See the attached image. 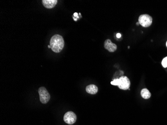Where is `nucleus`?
I'll list each match as a JSON object with an SVG mask.
<instances>
[{"label":"nucleus","instance_id":"f257e3e1","mask_svg":"<svg viewBox=\"0 0 167 125\" xmlns=\"http://www.w3.org/2000/svg\"><path fill=\"white\" fill-rule=\"evenodd\" d=\"M50 44L52 50L58 53L63 49L65 43L63 37L59 34H56L51 38Z\"/></svg>","mask_w":167,"mask_h":125},{"label":"nucleus","instance_id":"f03ea898","mask_svg":"<svg viewBox=\"0 0 167 125\" xmlns=\"http://www.w3.org/2000/svg\"><path fill=\"white\" fill-rule=\"evenodd\" d=\"M111 84L114 85L118 86L119 88L126 90H128L130 86V81L126 76H122L119 79H114L111 82Z\"/></svg>","mask_w":167,"mask_h":125},{"label":"nucleus","instance_id":"7ed1b4c3","mask_svg":"<svg viewBox=\"0 0 167 125\" xmlns=\"http://www.w3.org/2000/svg\"><path fill=\"white\" fill-rule=\"evenodd\" d=\"M152 17L148 14L141 15L139 18V24L144 27H149L152 24Z\"/></svg>","mask_w":167,"mask_h":125},{"label":"nucleus","instance_id":"20e7f679","mask_svg":"<svg viewBox=\"0 0 167 125\" xmlns=\"http://www.w3.org/2000/svg\"><path fill=\"white\" fill-rule=\"evenodd\" d=\"M39 96H40V100L42 103L46 104L49 102L50 99V95L47 91V89L45 87H41L38 90Z\"/></svg>","mask_w":167,"mask_h":125},{"label":"nucleus","instance_id":"39448f33","mask_svg":"<svg viewBox=\"0 0 167 125\" xmlns=\"http://www.w3.org/2000/svg\"><path fill=\"white\" fill-rule=\"evenodd\" d=\"M64 120L68 124L72 125L75 123L77 120V116L73 112L69 111L64 115Z\"/></svg>","mask_w":167,"mask_h":125},{"label":"nucleus","instance_id":"423d86ee","mask_svg":"<svg viewBox=\"0 0 167 125\" xmlns=\"http://www.w3.org/2000/svg\"><path fill=\"white\" fill-rule=\"evenodd\" d=\"M104 47L110 52H114L116 51L117 46L115 44L113 43L110 39H107L104 42Z\"/></svg>","mask_w":167,"mask_h":125},{"label":"nucleus","instance_id":"0eeeda50","mask_svg":"<svg viewBox=\"0 0 167 125\" xmlns=\"http://www.w3.org/2000/svg\"><path fill=\"white\" fill-rule=\"evenodd\" d=\"M57 0H43V6L47 9L53 8L57 5Z\"/></svg>","mask_w":167,"mask_h":125},{"label":"nucleus","instance_id":"6e6552de","mask_svg":"<svg viewBox=\"0 0 167 125\" xmlns=\"http://www.w3.org/2000/svg\"><path fill=\"white\" fill-rule=\"evenodd\" d=\"M86 92L90 94L94 95L97 93L98 88L95 85H90L86 87Z\"/></svg>","mask_w":167,"mask_h":125},{"label":"nucleus","instance_id":"1a4fd4ad","mask_svg":"<svg viewBox=\"0 0 167 125\" xmlns=\"http://www.w3.org/2000/svg\"><path fill=\"white\" fill-rule=\"evenodd\" d=\"M141 96L145 99H148L151 96V93L147 89H143L141 92Z\"/></svg>","mask_w":167,"mask_h":125},{"label":"nucleus","instance_id":"9d476101","mask_svg":"<svg viewBox=\"0 0 167 125\" xmlns=\"http://www.w3.org/2000/svg\"><path fill=\"white\" fill-rule=\"evenodd\" d=\"M162 64L164 68L167 67V57L165 58L162 62Z\"/></svg>","mask_w":167,"mask_h":125},{"label":"nucleus","instance_id":"9b49d317","mask_svg":"<svg viewBox=\"0 0 167 125\" xmlns=\"http://www.w3.org/2000/svg\"><path fill=\"white\" fill-rule=\"evenodd\" d=\"M116 36L118 38H120L121 37V34H120V33H118L117 34Z\"/></svg>","mask_w":167,"mask_h":125},{"label":"nucleus","instance_id":"f8f14e48","mask_svg":"<svg viewBox=\"0 0 167 125\" xmlns=\"http://www.w3.org/2000/svg\"><path fill=\"white\" fill-rule=\"evenodd\" d=\"M74 16L77 17L78 14L77 13H74Z\"/></svg>","mask_w":167,"mask_h":125},{"label":"nucleus","instance_id":"ddd939ff","mask_svg":"<svg viewBox=\"0 0 167 125\" xmlns=\"http://www.w3.org/2000/svg\"><path fill=\"white\" fill-rule=\"evenodd\" d=\"M48 48H51L50 45L48 46Z\"/></svg>","mask_w":167,"mask_h":125},{"label":"nucleus","instance_id":"4468645a","mask_svg":"<svg viewBox=\"0 0 167 125\" xmlns=\"http://www.w3.org/2000/svg\"><path fill=\"white\" fill-rule=\"evenodd\" d=\"M137 25H138L139 24H139V22H138V23H137Z\"/></svg>","mask_w":167,"mask_h":125},{"label":"nucleus","instance_id":"2eb2a0df","mask_svg":"<svg viewBox=\"0 0 167 125\" xmlns=\"http://www.w3.org/2000/svg\"><path fill=\"white\" fill-rule=\"evenodd\" d=\"M166 45H167V43H166Z\"/></svg>","mask_w":167,"mask_h":125}]
</instances>
